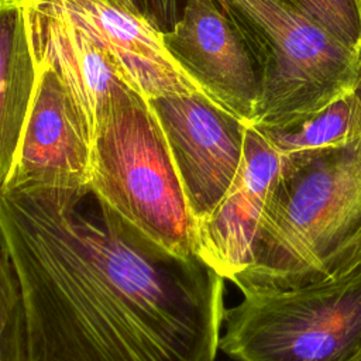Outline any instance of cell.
<instances>
[{"label":"cell","mask_w":361,"mask_h":361,"mask_svg":"<svg viewBox=\"0 0 361 361\" xmlns=\"http://www.w3.org/2000/svg\"><path fill=\"white\" fill-rule=\"evenodd\" d=\"M16 361H214L224 278L157 245L90 185L0 189Z\"/></svg>","instance_id":"obj_1"},{"label":"cell","mask_w":361,"mask_h":361,"mask_svg":"<svg viewBox=\"0 0 361 361\" xmlns=\"http://www.w3.org/2000/svg\"><path fill=\"white\" fill-rule=\"evenodd\" d=\"M279 165L281 154L247 126L243 161L233 185L196 226L197 255L224 279L233 282L251 264L259 220Z\"/></svg>","instance_id":"obj_10"},{"label":"cell","mask_w":361,"mask_h":361,"mask_svg":"<svg viewBox=\"0 0 361 361\" xmlns=\"http://www.w3.org/2000/svg\"><path fill=\"white\" fill-rule=\"evenodd\" d=\"M37 73L13 168L3 188L87 185L93 133L58 73L49 66H37Z\"/></svg>","instance_id":"obj_8"},{"label":"cell","mask_w":361,"mask_h":361,"mask_svg":"<svg viewBox=\"0 0 361 361\" xmlns=\"http://www.w3.org/2000/svg\"><path fill=\"white\" fill-rule=\"evenodd\" d=\"M80 28L111 61L123 80L147 100L203 93L169 55L162 32L111 0H27Z\"/></svg>","instance_id":"obj_9"},{"label":"cell","mask_w":361,"mask_h":361,"mask_svg":"<svg viewBox=\"0 0 361 361\" xmlns=\"http://www.w3.org/2000/svg\"><path fill=\"white\" fill-rule=\"evenodd\" d=\"M196 221L204 220L233 185L247 126L204 93L148 100Z\"/></svg>","instance_id":"obj_6"},{"label":"cell","mask_w":361,"mask_h":361,"mask_svg":"<svg viewBox=\"0 0 361 361\" xmlns=\"http://www.w3.org/2000/svg\"><path fill=\"white\" fill-rule=\"evenodd\" d=\"M360 1V6H361V0H358Z\"/></svg>","instance_id":"obj_19"},{"label":"cell","mask_w":361,"mask_h":361,"mask_svg":"<svg viewBox=\"0 0 361 361\" xmlns=\"http://www.w3.org/2000/svg\"><path fill=\"white\" fill-rule=\"evenodd\" d=\"M37 76L25 0H0V188L13 168Z\"/></svg>","instance_id":"obj_12"},{"label":"cell","mask_w":361,"mask_h":361,"mask_svg":"<svg viewBox=\"0 0 361 361\" xmlns=\"http://www.w3.org/2000/svg\"><path fill=\"white\" fill-rule=\"evenodd\" d=\"M131 4L141 17L164 34L180 20L186 0H131Z\"/></svg>","instance_id":"obj_16"},{"label":"cell","mask_w":361,"mask_h":361,"mask_svg":"<svg viewBox=\"0 0 361 361\" xmlns=\"http://www.w3.org/2000/svg\"><path fill=\"white\" fill-rule=\"evenodd\" d=\"M250 47L261 73V100L250 126L316 111L361 79L354 52L288 0H217Z\"/></svg>","instance_id":"obj_4"},{"label":"cell","mask_w":361,"mask_h":361,"mask_svg":"<svg viewBox=\"0 0 361 361\" xmlns=\"http://www.w3.org/2000/svg\"><path fill=\"white\" fill-rule=\"evenodd\" d=\"M341 44L361 54V6L358 0H288Z\"/></svg>","instance_id":"obj_14"},{"label":"cell","mask_w":361,"mask_h":361,"mask_svg":"<svg viewBox=\"0 0 361 361\" xmlns=\"http://www.w3.org/2000/svg\"><path fill=\"white\" fill-rule=\"evenodd\" d=\"M254 127L281 155L340 145L361 137V79L322 109L282 123Z\"/></svg>","instance_id":"obj_13"},{"label":"cell","mask_w":361,"mask_h":361,"mask_svg":"<svg viewBox=\"0 0 361 361\" xmlns=\"http://www.w3.org/2000/svg\"><path fill=\"white\" fill-rule=\"evenodd\" d=\"M353 361H361V353H360V354H358Z\"/></svg>","instance_id":"obj_18"},{"label":"cell","mask_w":361,"mask_h":361,"mask_svg":"<svg viewBox=\"0 0 361 361\" xmlns=\"http://www.w3.org/2000/svg\"><path fill=\"white\" fill-rule=\"evenodd\" d=\"M96 196L121 220L164 250L197 255L196 221L148 100L124 90L100 120L93 138Z\"/></svg>","instance_id":"obj_3"},{"label":"cell","mask_w":361,"mask_h":361,"mask_svg":"<svg viewBox=\"0 0 361 361\" xmlns=\"http://www.w3.org/2000/svg\"><path fill=\"white\" fill-rule=\"evenodd\" d=\"M111 1H116V3H118V4H123V6L128 7V8H131L133 11H135L134 7H133V4H131V0H111ZM135 13H137V11H135Z\"/></svg>","instance_id":"obj_17"},{"label":"cell","mask_w":361,"mask_h":361,"mask_svg":"<svg viewBox=\"0 0 361 361\" xmlns=\"http://www.w3.org/2000/svg\"><path fill=\"white\" fill-rule=\"evenodd\" d=\"M17 323V289L0 241V361H16Z\"/></svg>","instance_id":"obj_15"},{"label":"cell","mask_w":361,"mask_h":361,"mask_svg":"<svg viewBox=\"0 0 361 361\" xmlns=\"http://www.w3.org/2000/svg\"><path fill=\"white\" fill-rule=\"evenodd\" d=\"M162 39L206 96L245 124L254 123L261 100L259 68L217 0H186L180 20Z\"/></svg>","instance_id":"obj_7"},{"label":"cell","mask_w":361,"mask_h":361,"mask_svg":"<svg viewBox=\"0 0 361 361\" xmlns=\"http://www.w3.org/2000/svg\"><path fill=\"white\" fill-rule=\"evenodd\" d=\"M361 268V137L281 155L243 295L298 289Z\"/></svg>","instance_id":"obj_2"},{"label":"cell","mask_w":361,"mask_h":361,"mask_svg":"<svg viewBox=\"0 0 361 361\" xmlns=\"http://www.w3.org/2000/svg\"><path fill=\"white\" fill-rule=\"evenodd\" d=\"M27 31L37 66H49L66 83L94 138L113 102L130 86L107 55L73 23L25 0Z\"/></svg>","instance_id":"obj_11"},{"label":"cell","mask_w":361,"mask_h":361,"mask_svg":"<svg viewBox=\"0 0 361 361\" xmlns=\"http://www.w3.org/2000/svg\"><path fill=\"white\" fill-rule=\"evenodd\" d=\"M219 350L237 361H353L361 353V268L320 283L244 295Z\"/></svg>","instance_id":"obj_5"}]
</instances>
